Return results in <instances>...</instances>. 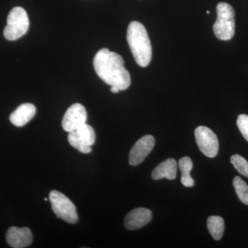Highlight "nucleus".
<instances>
[{
	"mask_svg": "<svg viewBox=\"0 0 248 248\" xmlns=\"http://www.w3.org/2000/svg\"><path fill=\"white\" fill-rule=\"evenodd\" d=\"M232 164L236 170L244 177L248 178V162L247 160L239 155H234L231 156Z\"/></svg>",
	"mask_w": 248,
	"mask_h": 248,
	"instance_id": "f3484780",
	"label": "nucleus"
},
{
	"mask_svg": "<svg viewBox=\"0 0 248 248\" xmlns=\"http://www.w3.org/2000/svg\"><path fill=\"white\" fill-rule=\"evenodd\" d=\"M94 71L108 85L125 91L131 84L130 73L124 67V61L119 54L108 48L99 50L93 60Z\"/></svg>",
	"mask_w": 248,
	"mask_h": 248,
	"instance_id": "f257e3e1",
	"label": "nucleus"
},
{
	"mask_svg": "<svg viewBox=\"0 0 248 248\" xmlns=\"http://www.w3.org/2000/svg\"><path fill=\"white\" fill-rule=\"evenodd\" d=\"M179 169L182 172V182L183 185L187 187H193L195 182L191 177L190 172L193 168V163L189 156H185L179 160Z\"/></svg>",
	"mask_w": 248,
	"mask_h": 248,
	"instance_id": "ddd939ff",
	"label": "nucleus"
},
{
	"mask_svg": "<svg viewBox=\"0 0 248 248\" xmlns=\"http://www.w3.org/2000/svg\"><path fill=\"white\" fill-rule=\"evenodd\" d=\"M233 185L241 202L248 205V185L246 182L241 177H235L233 179Z\"/></svg>",
	"mask_w": 248,
	"mask_h": 248,
	"instance_id": "dca6fc26",
	"label": "nucleus"
},
{
	"mask_svg": "<svg viewBox=\"0 0 248 248\" xmlns=\"http://www.w3.org/2000/svg\"><path fill=\"white\" fill-rule=\"evenodd\" d=\"M29 28L27 13L22 7H15L10 11L7 25L4 28L5 38L9 41L17 40L27 33Z\"/></svg>",
	"mask_w": 248,
	"mask_h": 248,
	"instance_id": "20e7f679",
	"label": "nucleus"
},
{
	"mask_svg": "<svg viewBox=\"0 0 248 248\" xmlns=\"http://www.w3.org/2000/svg\"><path fill=\"white\" fill-rule=\"evenodd\" d=\"M217 19L213 26L214 33L218 40H231L234 35V11L231 5L220 2L217 6Z\"/></svg>",
	"mask_w": 248,
	"mask_h": 248,
	"instance_id": "7ed1b4c3",
	"label": "nucleus"
},
{
	"mask_svg": "<svg viewBox=\"0 0 248 248\" xmlns=\"http://www.w3.org/2000/svg\"><path fill=\"white\" fill-rule=\"evenodd\" d=\"M155 138L152 135H146L134 145L129 155V163L135 166L143 162L154 148Z\"/></svg>",
	"mask_w": 248,
	"mask_h": 248,
	"instance_id": "6e6552de",
	"label": "nucleus"
},
{
	"mask_svg": "<svg viewBox=\"0 0 248 248\" xmlns=\"http://www.w3.org/2000/svg\"><path fill=\"white\" fill-rule=\"evenodd\" d=\"M237 126L244 138L248 141V115H240L237 118Z\"/></svg>",
	"mask_w": 248,
	"mask_h": 248,
	"instance_id": "6ab92c4d",
	"label": "nucleus"
},
{
	"mask_svg": "<svg viewBox=\"0 0 248 248\" xmlns=\"http://www.w3.org/2000/svg\"><path fill=\"white\" fill-rule=\"evenodd\" d=\"M177 163L174 159H168L158 165L152 172L154 180L166 179L174 180L177 177Z\"/></svg>",
	"mask_w": 248,
	"mask_h": 248,
	"instance_id": "f8f14e48",
	"label": "nucleus"
},
{
	"mask_svg": "<svg viewBox=\"0 0 248 248\" xmlns=\"http://www.w3.org/2000/svg\"><path fill=\"white\" fill-rule=\"evenodd\" d=\"M207 225H208V231L214 239L218 241L223 237L225 231V223L222 217L218 216L209 217Z\"/></svg>",
	"mask_w": 248,
	"mask_h": 248,
	"instance_id": "4468645a",
	"label": "nucleus"
},
{
	"mask_svg": "<svg viewBox=\"0 0 248 248\" xmlns=\"http://www.w3.org/2000/svg\"><path fill=\"white\" fill-rule=\"evenodd\" d=\"M88 115L84 106L75 104L68 108L62 120V128L65 131H74L84 125L87 121Z\"/></svg>",
	"mask_w": 248,
	"mask_h": 248,
	"instance_id": "0eeeda50",
	"label": "nucleus"
},
{
	"mask_svg": "<svg viewBox=\"0 0 248 248\" xmlns=\"http://www.w3.org/2000/svg\"><path fill=\"white\" fill-rule=\"evenodd\" d=\"M153 215L149 209L135 208L125 216L124 226L130 231H136L149 223Z\"/></svg>",
	"mask_w": 248,
	"mask_h": 248,
	"instance_id": "9d476101",
	"label": "nucleus"
},
{
	"mask_svg": "<svg viewBox=\"0 0 248 248\" xmlns=\"http://www.w3.org/2000/svg\"><path fill=\"white\" fill-rule=\"evenodd\" d=\"M127 41L139 66H148L152 59V46L144 26L136 21L130 22L127 31Z\"/></svg>",
	"mask_w": 248,
	"mask_h": 248,
	"instance_id": "f03ea898",
	"label": "nucleus"
},
{
	"mask_svg": "<svg viewBox=\"0 0 248 248\" xmlns=\"http://www.w3.org/2000/svg\"><path fill=\"white\" fill-rule=\"evenodd\" d=\"M45 201H48V199H47V198H45Z\"/></svg>",
	"mask_w": 248,
	"mask_h": 248,
	"instance_id": "4be33fe9",
	"label": "nucleus"
},
{
	"mask_svg": "<svg viewBox=\"0 0 248 248\" xmlns=\"http://www.w3.org/2000/svg\"><path fill=\"white\" fill-rule=\"evenodd\" d=\"M110 91L111 92L113 93H118L120 92V90L119 88L116 87V86H111Z\"/></svg>",
	"mask_w": 248,
	"mask_h": 248,
	"instance_id": "aec40b11",
	"label": "nucleus"
},
{
	"mask_svg": "<svg viewBox=\"0 0 248 248\" xmlns=\"http://www.w3.org/2000/svg\"><path fill=\"white\" fill-rule=\"evenodd\" d=\"M6 239L11 248H24L32 244V234L29 228L11 227L6 232Z\"/></svg>",
	"mask_w": 248,
	"mask_h": 248,
	"instance_id": "1a4fd4ad",
	"label": "nucleus"
},
{
	"mask_svg": "<svg viewBox=\"0 0 248 248\" xmlns=\"http://www.w3.org/2000/svg\"><path fill=\"white\" fill-rule=\"evenodd\" d=\"M80 141L88 146H92L95 142V133L94 129L89 124H84L74 130Z\"/></svg>",
	"mask_w": 248,
	"mask_h": 248,
	"instance_id": "2eb2a0df",
	"label": "nucleus"
},
{
	"mask_svg": "<svg viewBox=\"0 0 248 248\" xmlns=\"http://www.w3.org/2000/svg\"><path fill=\"white\" fill-rule=\"evenodd\" d=\"M195 140L201 152L208 157H215L218 152V140L217 135L208 127L196 128Z\"/></svg>",
	"mask_w": 248,
	"mask_h": 248,
	"instance_id": "423d86ee",
	"label": "nucleus"
},
{
	"mask_svg": "<svg viewBox=\"0 0 248 248\" xmlns=\"http://www.w3.org/2000/svg\"><path fill=\"white\" fill-rule=\"evenodd\" d=\"M49 200L54 213L58 218L69 223L78 221L76 205L66 196L58 190H52L49 194Z\"/></svg>",
	"mask_w": 248,
	"mask_h": 248,
	"instance_id": "39448f33",
	"label": "nucleus"
},
{
	"mask_svg": "<svg viewBox=\"0 0 248 248\" xmlns=\"http://www.w3.org/2000/svg\"><path fill=\"white\" fill-rule=\"evenodd\" d=\"M207 14H210V11H207Z\"/></svg>",
	"mask_w": 248,
	"mask_h": 248,
	"instance_id": "412c9836",
	"label": "nucleus"
},
{
	"mask_svg": "<svg viewBox=\"0 0 248 248\" xmlns=\"http://www.w3.org/2000/svg\"><path fill=\"white\" fill-rule=\"evenodd\" d=\"M35 114L36 108L33 104H23L11 114L10 121L16 126H24L35 117Z\"/></svg>",
	"mask_w": 248,
	"mask_h": 248,
	"instance_id": "9b49d317",
	"label": "nucleus"
},
{
	"mask_svg": "<svg viewBox=\"0 0 248 248\" xmlns=\"http://www.w3.org/2000/svg\"><path fill=\"white\" fill-rule=\"evenodd\" d=\"M68 142L72 146L74 147L75 148L78 149L80 153H84V154H88L91 153L92 149L91 146H86L84 143L80 141L79 138L77 136L76 132H70L69 135L68 136Z\"/></svg>",
	"mask_w": 248,
	"mask_h": 248,
	"instance_id": "a211bd4d",
	"label": "nucleus"
}]
</instances>
